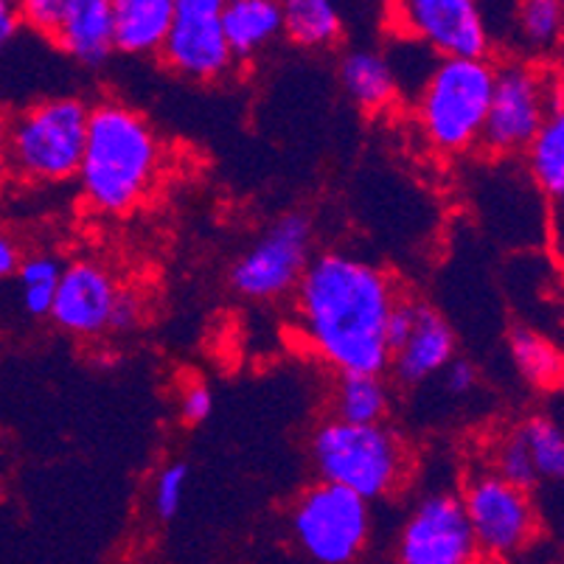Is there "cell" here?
Instances as JSON below:
<instances>
[{
  "label": "cell",
  "instance_id": "6da1fadb",
  "mask_svg": "<svg viewBox=\"0 0 564 564\" xmlns=\"http://www.w3.org/2000/svg\"><path fill=\"white\" fill-rule=\"evenodd\" d=\"M299 329L337 373L388 371L384 321L397 304V284L382 267L351 253L312 256L295 286Z\"/></svg>",
  "mask_w": 564,
  "mask_h": 564
},
{
  "label": "cell",
  "instance_id": "7a4b0ae2",
  "mask_svg": "<svg viewBox=\"0 0 564 564\" xmlns=\"http://www.w3.org/2000/svg\"><path fill=\"white\" fill-rule=\"evenodd\" d=\"M161 172V141L147 118L121 101H101L87 112L79 186L101 217H124L147 199Z\"/></svg>",
  "mask_w": 564,
  "mask_h": 564
},
{
  "label": "cell",
  "instance_id": "3957f363",
  "mask_svg": "<svg viewBox=\"0 0 564 564\" xmlns=\"http://www.w3.org/2000/svg\"><path fill=\"white\" fill-rule=\"evenodd\" d=\"M495 63L489 56H441L415 101V124L435 155L458 158L480 143Z\"/></svg>",
  "mask_w": 564,
  "mask_h": 564
},
{
  "label": "cell",
  "instance_id": "277c9868",
  "mask_svg": "<svg viewBox=\"0 0 564 564\" xmlns=\"http://www.w3.org/2000/svg\"><path fill=\"white\" fill-rule=\"evenodd\" d=\"M312 464L321 480L373 502L408 480L410 453L402 435L384 422L354 424L332 415L312 435Z\"/></svg>",
  "mask_w": 564,
  "mask_h": 564
},
{
  "label": "cell",
  "instance_id": "5b68a950",
  "mask_svg": "<svg viewBox=\"0 0 564 564\" xmlns=\"http://www.w3.org/2000/svg\"><path fill=\"white\" fill-rule=\"evenodd\" d=\"M87 112L79 96H56L25 107L7 121L3 163L25 183H65L76 177L85 150Z\"/></svg>",
  "mask_w": 564,
  "mask_h": 564
},
{
  "label": "cell",
  "instance_id": "8992f818",
  "mask_svg": "<svg viewBox=\"0 0 564 564\" xmlns=\"http://www.w3.org/2000/svg\"><path fill=\"white\" fill-rule=\"evenodd\" d=\"M562 110V79L528 59L495 65L489 110L480 143L489 155H522L551 112Z\"/></svg>",
  "mask_w": 564,
  "mask_h": 564
},
{
  "label": "cell",
  "instance_id": "52a82bcc",
  "mask_svg": "<svg viewBox=\"0 0 564 564\" xmlns=\"http://www.w3.org/2000/svg\"><path fill=\"white\" fill-rule=\"evenodd\" d=\"M371 533V502L346 486L321 480L306 489L292 509V536L312 562H357L366 553Z\"/></svg>",
  "mask_w": 564,
  "mask_h": 564
},
{
  "label": "cell",
  "instance_id": "ba28073f",
  "mask_svg": "<svg viewBox=\"0 0 564 564\" xmlns=\"http://www.w3.org/2000/svg\"><path fill=\"white\" fill-rule=\"evenodd\" d=\"M460 502L480 562H511L540 540L542 522L531 491L509 484L495 469L471 475Z\"/></svg>",
  "mask_w": 564,
  "mask_h": 564
},
{
  "label": "cell",
  "instance_id": "9c48e42d",
  "mask_svg": "<svg viewBox=\"0 0 564 564\" xmlns=\"http://www.w3.org/2000/svg\"><path fill=\"white\" fill-rule=\"evenodd\" d=\"M312 223L306 214L275 219L230 270L234 290L250 301H275L299 286L312 259Z\"/></svg>",
  "mask_w": 564,
  "mask_h": 564
},
{
  "label": "cell",
  "instance_id": "30bf717a",
  "mask_svg": "<svg viewBox=\"0 0 564 564\" xmlns=\"http://www.w3.org/2000/svg\"><path fill=\"white\" fill-rule=\"evenodd\" d=\"M402 37L438 56H489L491 34L480 0H391Z\"/></svg>",
  "mask_w": 564,
  "mask_h": 564
},
{
  "label": "cell",
  "instance_id": "8fae6325",
  "mask_svg": "<svg viewBox=\"0 0 564 564\" xmlns=\"http://www.w3.org/2000/svg\"><path fill=\"white\" fill-rule=\"evenodd\" d=\"M225 0H174V18L163 40V63L183 79L219 82L236 68L223 34Z\"/></svg>",
  "mask_w": 564,
  "mask_h": 564
},
{
  "label": "cell",
  "instance_id": "7c38bea8",
  "mask_svg": "<svg viewBox=\"0 0 564 564\" xmlns=\"http://www.w3.org/2000/svg\"><path fill=\"white\" fill-rule=\"evenodd\" d=\"M397 558L404 564L480 562L460 497L438 491L415 502L399 531Z\"/></svg>",
  "mask_w": 564,
  "mask_h": 564
},
{
  "label": "cell",
  "instance_id": "4fadbf2b",
  "mask_svg": "<svg viewBox=\"0 0 564 564\" xmlns=\"http://www.w3.org/2000/svg\"><path fill=\"white\" fill-rule=\"evenodd\" d=\"M118 284L96 261H74L63 267L56 281L48 317L74 337H101L110 332Z\"/></svg>",
  "mask_w": 564,
  "mask_h": 564
},
{
  "label": "cell",
  "instance_id": "5bb4252c",
  "mask_svg": "<svg viewBox=\"0 0 564 564\" xmlns=\"http://www.w3.org/2000/svg\"><path fill=\"white\" fill-rule=\"evenodd\" d=\"M455 357V332L438 310L427 304H415V321L402 346L393 348L388 368L399 384L415 388L444 371Z\"/></svg>",
  "mask_w": 564,
  "mask_h": 564
},
{
  "label": "cell",
  "instance_id": "9a60e30c",
  "mask_svg": "<svg viewBox=\"0 0 564 564\" xmlns=\"http://www.w3.org/2000/svg\"><path fill=\"white\" fill-rule=\"evenodd\" d=\"M51 43L85 68H101L116 51L110 0H70Z\"/></svg>",
  "mask_w": 564,
  "mask_h": 564
},
{
  "label": "cell",
  "instance_id": "2e32d148",
  "mask_svg": "<svg viewBox=\"0 0 564 564\" xmlns=\"http://www.w3.org/2000/svg\"><path fill=\"white\" fill-rule=\"evenodd\" d=\"M112 43L127 56L161 54L172 29L174 0H110Z\"/></svg>",
  "mask_w": 564,
  "mask_h": 564
},
{
  "label": "cell",
  "instance_id": "e0dca14e",
  "mask_svg": "<svg viewBox=\"0 0 564 564\" xmlns=\"http://www.w3.org/2000/svg\"><path fill=\"white\" fill-rule=\"evenodd\" d=\"M219 23L236 63L253 59L284 34L279 0H225Z\"/></svg>",
  "mask_w": 564,
  "mask_h": 564
},
{
  "label": "cell",
  "instance_id": "ac0fdd59",
  "mask_svg": "<svg viewBox=\"0 0 564 564\" xmlns=\"http://www.w3.org/2000/svg\"><path fill=\"white\" fill-rule=\"evenodd\" d=\"M340 82L348 99L368 116L388 110L399 96L397 70L373 48L348 51L340 59Z\"/></svg>",
  "mask_w": 564,
  "mask_h": 564
},
{
  "label": "cell",
  "instance_id": "d6986e66",
  "mask_svg": "<svg viewBox=\"0 0 564 564\" xmlns=\"http://www.w3.org/2000/svg\"><path fill=\"white\" fill-rule=\"evenodd\" d=\"M388 410H391V391H388L382 373H337L335 391H332V415L335 419L354 424H371L384 422Z\"/></svg>",
  "mask_w": 564,
  "mask_h": 564
},
{
  "label": "cell",
  "instance_id": "ffe728a7",
  "mask_svg": "<svg viewBox=\"0 0 564 564\" xmlns=\"http://www.w3.org/2000/svg\"><path fill=\"white\" fill-rule=\"evenodd\" d=\"M284 34L301 48H332L343 37V18L335 0H279Z\"/></svg>",
  "mask_w": 564,
  "mask_h": 564
},
{
  "label": "cell",
  "instance_id": "44dd1931",
  "mask_svg": "<svg viewBox=\"0 0 564 564\" xmlns=\"http://www.w3.org/2000/svg\"><path fill=\"white\" fill-rule=\"evenodd\" d=\"M525 161L531 169L533 183L545 197L562 203L564 197V110L551 112L528 141Z\"/></svg>",
  "mask_w": 564,
  "mask_h": 564
},
{
  "label": "cell",
  "instance_id": "7402d4cb",
  "mask_svg": "<svg viewBox=\"0 0 564 564\" xmlns=\"http://www.w3.org/2000/svg\"><path fill=\"white\" fill-rule=\"evenodd\" d=\"M509 351L517 371L531 388L540 391H556L562 382V351L540 332L517 326L509 335Z\"/></svg>",
  "mask_w": 564,
  "mask_h": 564
},
{
  "label": "cell",
  "instance_id": "603a6c76",
  "mask_svg": "<svg viewBox=\"0 0 564 564\" xmlns=\"http://www.w3.org/2000/svg\"><path fill=\"white\" fill-rule=\"evenodd\" d=\"M514 25L522 48L533 59L551 56L558 48V43H562V0H520L514 12Z\"/></svg>",
  "mask_w": 564,
  "mask_h": 564
},
{
  "label": "cell",
  "instance_id": "cb8c5ba5",
  "mask_svg": "<svg viewBox=\"0 0 564 564\" xmlns=\"http://www.w3.org/2000/svg\"><path fill=\"white\" fill-rule=\"evenodd\" d=\"M520 433L528 444L533 466L540 480H558L564 478V433L558 419L553 415H531L528 422L520 424Z\"/></svg>",
  "mask_w": 564,
  "mask_h": 564
},
{
  "label": "cell",
  "instance_id": "d4e9b609",
  "mask_svg": "<svg viewBox=\"0 0 564 564\" xmlns=\"http://www.w3.org/2000/svg\"><path fill=\"white\" fill-rule=\"evenodd\" d=\"M18 281L20 292H23V306L29 315L34 317H48L51 304H54L56 281L63 275V264L56 256L37 253V256H23L18 267Z\"/></svg>",
  "mask_w": 564,
  "mask_h": 564
},
{
  "label": "cell",
  "instance_id": "484cf974",
  "mask_svg": "<svg viewBox=\"0 0 564 564\" xmlns=\"http://www.w3.org/2000/svg\"><path fill=\"white\" fill-rule=\"evenodd\" d=\"M491 469H495L500 478L509 480V484L520 486V489L533 491L540 486V475H536V466H533L520 427L511 430L509 435H502L500 444H497L495 449V464H491Z\"/></svg>",
  "mask_w": 564,
  "mask_h": 564
},
{
  "label": "cell",
  "instance_id": "4316f807",
  "mask_svg": "<svg viewBox=\"0 0 564 564\" xmlns=\"http://www.w3.org/2000/svg\"><path fill=\"white\" fill-rule=\"evenodd\" d=\"M186 484H188L186 464H169L163 466V471L158 475L152 500H155V514L161 517L163 522L177 517V511H181L183 506V495H186Z\"/></svg>",
  "mask_w": 564,
  "mask_h": 564
},
{
  "label": "cell",
  "instance_id": "83f0119b",
  "mask_svg": "<svg viewBox=\"0 0 564 564\" xmlns=\"http://www.w3.org/2000/svg\"><path fill=\"white\" fill-rule=\"evenodd\" d=\"M14 3H18L20 20H23L25 29H32L40 37L51 40L70 0H14Z\"/></svg>",
  "mask_w": 564,
  "mask_h": 564
},
{
  "label": "cell",
  "instance_id": "f1b7e54d",
  "mask_svg": "<svg viewBox=\"0 0 564 564\" xmlns=\"http://www.w3.org/2000/svg\"><path fill=\"white\" fill-rule=\"evenodd\" d=\"M214 410V397L212 391L205 388L203 382H192L183 388L181 393V419L183 424L194 427V424H203Z\"/></svg>",
  "mask_w": 564,
  "mask_h": 564
},
{
  "label": "cell",
  "instance_id": "f546056e",
  "mask_svg": "<svg viewBox=\"0 0 564 564\" xmlns=\"http://www.w3.org/2000/svg\"><path fill=\"white\" fill-rule=\"evenodd\" d=\"M143 315V304L138 299L135 292L130 290H118L116 304H112V315H110V332H132L141 323Z\"/></svg>",
  "mask_w": 564,
  "mask_h": 564
},
{
  "label": "cell",
  "instance_id": "4dcf8cb0",
  "mask_svg": "<svg viewBox=\"0 0 564 564\" xmlns=\"http://www.w3.org/2000/svg\"><path fill=\"white\" fill-rule=\"evenodd\" d=\"M441 373H444V384L453 397H466L478 388V371L469 360H455L453 357Z\"/></svg>",
  "mask_w": 564,
  "mask_h": 564
},
{
  "label": "cell",
  "instance_id": "1f68e13d",
  "mask_svg": "<svg viewBox=\"0 0 564 564\" xmlns=\"http://www.w3.org/2000/svg\"><path fill=\"white\" fill-rule=\"evenodd\" d=\"M23 29L18 3L14 0H0V54L14 43L18 32Z\"/></svg>",
  "mask_w": 564,
  "mask_h": 564
},
{
  "label": "cell",
  "instance_id": "d6a6232c",
  "mask_svg": "<svg viewBox=\"0 0 564 564\" xmlns=\"http://www.w3.org/2000/svg\"><path fill=\"white\" fill-rule=\"evenodd\" d=\"M20 261H23V253H20L18 242H14V236L0 230V281L12 279L18 273Z\"/></svg>",
  "mask_w": 564,
  "mask_h": 564
},
{
  "label": "cell",
  "instance_id": "836d02e7",
  "mask_svg": "<svg viewBox=\"0 0 564 564\" xmlns=\"http://www.w3.org/2000/svg\"><path fill=\"white\" fill-rule=\"evenodd\" d=\"M3 143H7V118L0 116V155H3Z\"/></svg>",
  "mask_w": 564,
  "mask_h": 564
}]
</instances>
